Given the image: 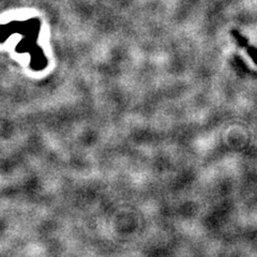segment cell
<instances>
[{
    "label": "cell",
    "instance_id": "cell-1",
    "mask_svg": "<svg viewBox=\"0 0 257 257\" xmlns=\"http://www.w3.org/2000/svg\"><path fill=\"white\" fill-rule=\"evenodd\" d=\"M230 35L235 39L237 45L241 48H244L246 51V54L250 56L253 62L257 66V47L251 45L250 42H248V40L244 36L241 35L238 30H231Z\"/></svg>",
    "mask_w": 257,
    "mask_h": 257
}]
</instances>
